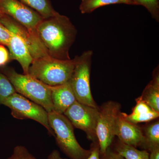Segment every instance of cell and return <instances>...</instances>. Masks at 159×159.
<instances>
[{
	"label": "cell",
	"instance_id": "8fae6325",
	"mask_svg": "<svg viewBox=\"0 0 159 159\" xmlns=\"http://www.w3.org/2000/svg\"><path fill=\"white\" fill-rule=\"evenodd\" d=\"M119 113L116 121L115 136L120 142L134 147L143 148L144 137L142 128L137 124L128 122Z\"/></svg>",
	"mask_w": 159,
	"mask_h": 159
},
{
	"label": "cell",
	"instance_id": "e0dca14e",
	"mask_svg": "<svg viewBox=\"0 0 159 159\" xmlns=\"http://www.w3.org/2000/svg\"><path fill=\"white\" fill-rule=\"evenodd\" d=\"M112 149L125 159H149L148 151L139 150L136 147L124 144L119 140L114 143Z\"/></svg>",
	"mask_w": 159,
	"mask_h": 159
},
{
	"label": "cell",
	"instance_id": "44dd1931",
	"mask_svg": "<svg viewBox=\"0 0 159 159\" xmlns=\"http://www.w3.org/2000/svg\"><path fill=\"white\" fill-rule=\"evenodd\" d=\"M16 93L13 85L6 75L0 73V105L8 97Z\"/></svg>",
	"mask_w": 159,
	"mask_h": 159
},
{
	"label": "cell",
	"instance_id": "5b68a950",
	"mask_svg": "<svg viewBox=\"0 0 159 159\" xmlns=\"http://www.w3.org/2000/svg\"><path fill=\"white\" fill-rule=\"evenodd\" d=\"M93 51H84L74 57L75 65L70 84L77 101L92 107H99L93 98L90 87V74Z\"/></svg>",
	"mask_w": 159,
	"mask_h": 159
},
{
	"label": "cell",
	"instance_id": "603a6c76",
	"mask_svg": "<svg viewBox=\"0 0 159 159\" xmlns=\"http://www.w3.org/2000/svg\"><path fill=\"white\" fill-rule=\"evenodd\" d=\"M11 36V31L0 21V45L8 47Z\"/></svg>",
	"mask_w": 159,
	"mask_h": 159
},
{
	"label": "cell",
	"instance_id": "9a60e30c",
	"mask_svg": "<svg viewBox=\"0 0 159 159\" xmlns=\"http://www.w3.org/2000/svg\"><path fill=\"white\" fill-rule=\"evenodd\" d=\"M141 98L154 110L159 112V67L153 71L151 81L145 87L141 95Z\"/></svg>",
	"mask_w": 159,
	"mask_h": 159
},
{
	"label": "cell",
	"instance_id": "52a82bcc",
	"mask_svg": "<svg viewBox=\"0 0 159 159\" xmlns=\"http://www.w3.org/2000/svg\"><path fill=\"white\" fill-rule=\"evenodd\" d=\"M121 106L119 102L108 101L99 107V115L96 133L100 148V155L103 154L111 146L115 138V128Z\"/></svg>",
	"mask_w": 159,
	"mask_h": 159
},
{
	"label": "cell",
	"instance_id": "ba28073f",
	"mask_svg": "<svg viewBox=\"0 0 159 159\" xmlns=\"http://www.w3.org/2000/svg\"><path fill=\"white\" fill-rule=\"evenodd\" d=\"M63 115L74 127L84 131L88 139L92 142L98 141L96 129L99 118V107L96 108L76 101Z\"/></svg>",
	"mask_w": 159,
	"mask_h": 159
},
{
	"label": "cell",
	"instance_id": "7402d4cb",
	"mask_svg": "<svg viewBox=\"0 0 159 159\" xmlns=\"http://www.w3.org/2000/svg\"><path fill=\"white\" fill-rule=\"evenodd\" d=\"M7 159H36L22 145H17L13 149L12 155Z\"/></svg>",
	"mask_w": 159,
	"mask_h": 159
},
{
	"label": "cell",
	"instance_id": "7a4b0ae2",
	"mask_svg": "<svg viewBox=\"0 0 159 159\" xmlns=\"http://www.w3.org/2000/svg\"><path fill=\"white\" fill-rule=\"evenodd\" d=\"M1 71L9 80L16 93L41 106L48 112L54 111L49 85L29 74H19L12 68L3 67Z\"/></svg>",
	"mask_w": 159,
	"mask_h": 159
},
{
	"label": "cell",
	"instance_id": "ac0fdd59",
	"mask_svg": "<svg viewBox=\"0 0 159 159\" xmlns=\"http://www.w3.org/2000/svg\"><path fill=\"white\" fill-rule=\"evenodd\" d=\"M113 4L133 5L128 0H81L79 10L82 14H89L100 7Z\"/></svg>",
	"mask_w": 159,
	"mask_h": 159
},
{
	"label": "cell",
	"instance_id": "5bb4252c",
	"mask_svg": "<svg viewBox=\"0 0 159 159\" xmlns=\"http://www.w3.org/2000/svg\"><path fill=\"white\" fill-rule=\"evenodd\" d=\"M136 104L131 114L120 112L121 116L128 122L138 124L141 122H148L158 119L159 112L152 109L141 97L136 99Z\"/></svg>",
	"mask_w": 159,
	"mask_h": 159
},
{
	"label": "cell",
	"instance_id": "d6986e66",
	"mask_svg": "<svg viewBox=\"0 0 159 159\" xmlns=\"http://www.w3.org/2000/svg\"><path fill=\"white\" fill-rule=\"evenodd\" d=\"M23 4L36 11L43 18L54 16L57 13L50 0H19Z\"/></svg>",
	"mask_w": 159,
	"mask_h": 159
},
{
	"label": "cell",
	"instance_id": "9c48e42d",
	"mask_svg": "<svg viewBox=\"0 0 159 159\" xmlns=\"http://www.w3.org/2000/svg\"><path fill=\"white\" fill-rule=\"evenodd\" d=\"M0 13L10 16L29 30L36 27L43 18L19 0H0Z\"/></svg>",
	"mask_w": 159,
	"mask_h": 159
},
{
	"label": "cell",
	"instance_id": "7c38bea8",
	"mask_svg": "<svg viewBox=\"0 0 159 159\" xmlns=\"http://www.w3.org/2000/svg\"><path fill=\"white\" fill-rule=\"evenodd\" d=\"M49 86L53 108L56 112L63 114L77 101L69 80L61 85Z\"/></svg>",
	"mask_w": 159,
	"mask_h": 159
},
{
	"label": "cell",
	"instance_id": "30bf717a",
	"mask_svg": "<svg viewBox=\"0 0 159 159\" xmlns=\"http://www.w3.org/2000/svg\"><path fill=\"white\" fill-rule=\"evenodd\" d=\"M0 21L9 31L17 34L24 40L33 59L49 56L39 37L37 31L29 30L6 15L0 14Z\"/></svg>",
	"mask_w": 159,
	"mask_h": 159
},
{
	"label": "cell",
	"instance_id": "4316f807",
	"mask_svg": "<svg viewBox=\"0 0 159 159\" xmlns=\"http://www.w3.org/2000/svg\"><path fill=\"white\" fill-rule=\"evenodd\" d=\"M48 159H70V158H64L61 157L59 151L57 150H54L51 152L48 157Z\"/></svg>",
	"mask_w": 159,
	"mask_h": 159
},
{
	"label": "cell",
	"instance_id": "d4e9b609",
	"mask_svg": "<svg viewBox=\"0 0 159 159\" xmlns=\"http://www.w3.org/2000/svg\"><path fill=\"white\" fill-rule=\"evenodd\" d=\"M90 149L91 151L90 154L86 159H101L100 148L98 141L92 142Z\"/></svg>",
	"mask_w": 159,
	"mask_h": 159
},
{
	"label": "cell",
	"instance_id": "3957f363",
	"mask_svg": "<svg viewBox=\"0 0 159 159\" xmlns=\"http://www.w3.org/2000/svg\"><path fill=\"white\" fill-rule=\"evenodd\" d=\"M75 60H60L50 56L33 59L28 74L45 84L61 85L70 79Z\"/></svg>",
	"mask_w": 159,
	"mask_h": 159
},
{
	"label": "cell",
	"instance_id": "8992f818",
	"mask_svg": "<svg viewBox=\"0 0 159 159\" xmlns=\"http://www.w3.org/2000/svg\"><path fill=\"white\" fill-rule=\"evenodd\" d=\"M2 105L11 110V116L15 119L34 120L43 125L51 136L54 137L49 124L48 113L41 106L17 93L8 97Z\"/></svg>",
	"mask_w": 159,
	"mask_h": 159
},
{
	"label": "cell",
	"instance_id": "cb8c5ba5",
	"mask_svg": "<svg viewBox=\"0 0 159 159\" xmlns=\"http://www.w3.org/2000/svg\"><path fill=\"white\" fill-rule=\"evenodd\" d=\"M10 61L9 51L5 46L0 45V67H3Z\"/></svg>",
	"mask_w": 159,
	"mask_h": 159
},
{
	"label": "cell",
	"instance_id": "83f0119b",
	"mask_svg": "<svg viewBox=\"0 0 159 159\" xmlns=\"http://www.w3.org/2000/svg\"><path fill=\"white\" fill-rule=\"evenodd\" d=\"M149 159H159V148H155L150 152Z\"/></svg>",
	"mask_w": 159,
	"mask_h": 159
},
{
	"label": "cell",
	"instance_id": "ffe728a7",
	"mask_svg": "<svg viewBox=\"0 0 159 159\" xmlns=\"http://www.w3.org/2000/svg\"><path fill=\"white\" fill-rule=\"evenodd\" d=\"M133 6H142L145 7L153 19L159 21V0H128Z\"/></svg>",
	"mask_w": 159,
	"mask_h": 159
},
{
	"label": "cell",
	"instance_id": "277c9868",
	"mask_svg": "<svg viewBox=\"0 0 159 159\" xmlns=\"http://www.w3.org/2000/svg\"><path fill=\"white\" fill-rule=\"evenodd\" d=\"M48 113L50 126L61 150L70 159L87 158L90 149H84L80 145L74 134V126L68 119L54 111Z\"/></svg>",
	"mask_w": 159,
	"mask_h": 159
},
{
	"label": "cell",
	"instance_id": "4fadbf2b",
	"mask_svg": "<svg viewBox=\"0 0 159 159\" xmlns=\"http://www.w3.org/2000/svg\"><path fill=\"white\" fill-rule=\"evenodd\" d=\"M11 32V38L8 47L10 60L17 61L23 69L24 74H28L33 57L24 40L17 34Z\"/></svg>",
	"mask_w": 159,
	"mask_h": 159
},
{
	"label": "cell",
	"instance_id": "f1b7e54d",
	"mask_svg": "<svg viewBox=\"0 0 159 159\" xmlns=\"http://www.w3.org/2000/svg\"><path fill=\"white\" fill-rule=\"evenodd\" d=\"M0 14H1V13H0Z\"/></svg>",
	"mask_w": 159,
	"mask_h": 159
},
{
	"label": "cell",
	"instance_id": "2e32d148",
	"mask_svg": "<svg viewBox=\"0 0 159 159\" xmlns=\"http://www.w3.org/2000/svg\"><path fill=\"white\" fill-rule=\"evenodd\" d=\"M144 137V150L151 151L159 148V121L156 119L142 128Z\"/></svg>",
	"mask_w": 159,
	"mask_h": 159
},
{
	"label": "cell",
	"instance_id": "6da1fadb",
	"mask_svg": "<svg viewBox=\"0 0 159 159\" xmlns=\"http://www.w3.org/2000/svg\"><path fill=\"white\" fill-rule=\"evenodd\" d=\"M39 37L49 56L70 59L69 52L76 40L77 30L69 18L57 13L43 18L36 27Z\"/></svg>",
	"mask_w": 159,
	"mask_h": 159
},
{
	"label": "cell",
	"instance_id": "484cf974",
	"mask_svg": "<svg viewBox=\"0 0 159 159\" xmlns=\"http://www.w3.org/2000/svg\"><path fill=\"white\" fill-rule=\"evenodd\" d=\"M100 157L101 159H125L111 147L107 149L105 153L100 155Z\"/></svg>",
	"mask_w": 159,
	"mask_h": 159
}]
</instances>
